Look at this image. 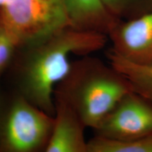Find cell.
<instances>
[{
    "label": "cell",
    "mask_w": 152,
    "mask_h": 152,
    "mask_svg": "<svg viewBox=\"0 0 152 152\" xmlns=\"http://www.w3.org/2000/svg\"><path fill=\"white\" fill-rule=\"evenodd\" d=\"M108 39L104 34L69 26L41 40L17 47L4 73L8 88L54 116V87L69 71L70 55H90L105 47Z\"/></svg>",
    "instance_id": "1"
},
{
    "label": "cell",
    "mask_w": 152,
    "mask_h": 152,
    "mask_svg": "<svg viewBox=\"0 0 152 152\" xmlns=\"http://www.w3.org/2000/svg\"><path fill=\"white\" fill-rule=\"evenodd\" d=\"M131 91L128 82L109 63L86 55L71 62L67 74L54 87V97L66 102L87 128L95 130Z\"/></svg>",
    "instance_id": "2"
},
{
    "label": "cell",
    "mask_w": 152,
    "mask_h": 152,
    "mask_svg": "<svg viewBox=\"0 0 152 152\" xmlns=\"http://www.w3.org/2000/svg\"><path fill=\"white\" fill-rule=\"evenodd\" d=\"M54 116L33 105L12 89L0 99V152L45 151Z\"/></svg>",
    "instance_id": "3"
},
{
    "label": "cell",
    "mask_w": 152,
    "mask_h": 152,
    "mask_svg": "<svg viewBox=\"0 0 152 152\" xmlns=\"http://www.w3.org/2000/svg\"><path fill=\"white\" fill-rule=\"evenodd\" d=\"M0 26L19 47L69 27L70 22L64 0H6L0 7Z\"/></svg>",
    "instance_id": "4"
},
{
    "label": "cell",
    "mask_w": 152,
    "mask_h": 152,
    "mask_svg": "<svg viewBox=\"0 0 152 152\" xmlns=\"http://www.w3.org/2000/svg\"><path fill=\"white\" fill-rule=\"evenodd\" d=\"M96 135L129 140L152 134V104L133 91L120 99L98 127Z\"/></svg>",
    "instance_id": "5"
},
{
    "label": "cell",
    "mask_w": 152,
    "mask_h": 152,
    "mask_svg": "<svg viewBox=\"0 0 152 152\" xmlns=\"http://www.w3.org/2000/svg\"><path fill=\"white\" fill-rule=\"evenodd\" d=\"M112 52L129 61L152 65V11L128 20H120L108 35Z\"/></svg>",
    "instance_id": "6"
},
{
    "label": "cell",
    "mask_w": 152,
    "mask_h": 152,
    "mask_svg": "<svg viewBox=\"0 0 152 152\" xmlns=\"http://www.w3.org/2000/svg\"><path fill=\"white\" fill-rule=\"evenodd\" d=\"M54 123L45 152H87L86 125L66 102L54 97Z\"/></svg>",
    "instance_id": "7"
},
{
    "label": "cell",
    "mask_w": 152,
    "mask_h": 152,
    "mask_svg": "<svg viewBox=\"0 0 152 152\" xmlns=\"http://www.w3.org/2000/svg\"><path fill=\"white\" fill-rule=\"evenodd\" d=\"M70 26L76 30L107 35L120 21L102 0H64Z\"/></svg>",
    "instance_id": "8"
},
{
    "label": "cell",
    "mask_w": 152,
    "mask_h": 152,
    "mask_svg": "<svg viewBox=\"0 0 152 152\" xmlns=\"http://www.w3.org/2000/svg\"><path fill=\"white\" fill-rule=\"evenodd\" d=\"M109 63L130 84L133 92L152 104V65H140L129 61L110 49Z\"/></svg>",
    "instance_id": "9"
},
{
    "label": "cell",
    "mask_w": 152,
    "mask_h": 152,
    "mask_svg": "<svg viewBox=\"0 0 152 152\" xmlns=\"http://www.w3.org/2000/svg\"><path fill=\"white\" fill-rule=\"evenodd\" d=\"M87 152H152V134L129 140H111L94 134L87 140Z\"/></svg>",
    "instance_id": "10"
},
{
    "label": "cell",
    "mask_w": 152,
    "mask_h": 152,
    "mask_svg": "<svg viewBox=\"0 0 152 152\" xmlns=\"http://www.w3.org/2000/svg\"><path fill=\"white\" fill-rule=\"evenodd\" d=\"M107 11L119 20L137 18L152 11V0H102Z\"/></svg>",
    "instance_id": "11"
},
{
    "label": "cell",
    "mask_w": 152,
    "mask_h": 152,
    "mask_svg": "<svg viewBox=\"0 0 152 152\" xmlns=\"http://www.w3.org/2000/svg\"><path fill=\"white\" fill-rule=\"evenodd\" d=\"M17 45L10 35L0 26V76L7 71L16 54Z\"/></svg>",
    "instance_id": "12"
},
{
    "label": "cell",
    "mask_w": 152,
    "mask_h": 152,
    "mask_svg": "<svg viewBox=\"0 0 152 152\" xmlns=\"http://www.w3.org/2000/svg\"><path fill=\"white\" fill-rule=\"evenodd\" d=\"M1 76H0V79H1ZM3 90H4V89L1 86V80H0V99H1V95H2Z\"/></svg>",
    "instance_id": "13"
},
{
    "label": "cell",
    "mask_w": 152,
    "mask_h": 152,
    "mask_svg": "<svg viewBox=\"0 0 152 152\" xmlns=\"http://www.w3.org/2000/svg\"><path fill=\"white\" fill-rule=\"evenodd\" d=\"M5 1H6V0H0V7H1V6H2Z\"/></svg>",
    "instance_id": "14"
}]
</instances>
